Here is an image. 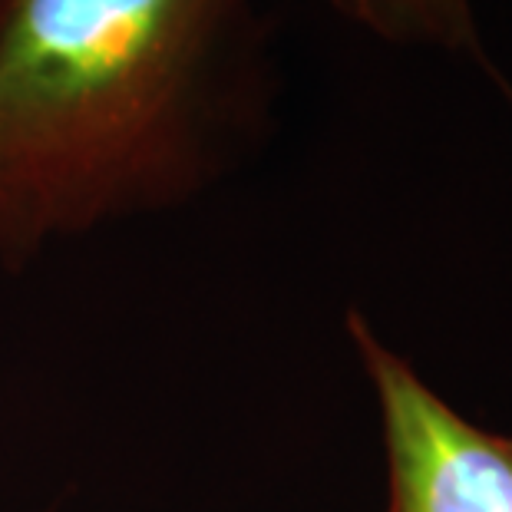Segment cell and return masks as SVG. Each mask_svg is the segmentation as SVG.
<instances>
[{
    "label": "cell",
    "mask_w": 512,
    "mask_h": 512,
    "mask_svg": "<svg viewBox=\"0 0 512 512\" xmlns=\"http://www.w3.org/2000/svg\"><path fill=\"white\" fill-rule=\"evenodd\" d=\"M265 100L258 0H0V255L192 195Z\"/></svg>",
    "instance_id": "6da1fadb"
},
{
    "label": "cell",
    "mask_w": 512,
    "mask_h": 512,
    "mask_svg": "<svg viewBox=\"0 0 512 512\" xmlns=\"http://www.w3.org/2000/svg\"><path fill=\"white\" fill-rule=\"evenodd\" d=\"M387 450V512H512V440L463 420L351 311Z\"/></svg>",
    "instance_id": "7a4b0ae2"
},
{
    "label": "cell",
    "mask_w": 512,
    "mask_h": 512,
    "mask_svg": "<svg viewBox=\"0 0 512 512\" xmlns=\"http://www.w3.org/2000/svg\"><path fill=\"white\" fill-rule=\"evenodd\" d=\"M337 14L367 27L390 43H433V47L463 50L486 67V73L509 93L506 80L486 60L479 43L470 0H331ZM512 100V93H509Z\"/></svg>",
    "instance_id": "3957f363"
}]
</instances>
